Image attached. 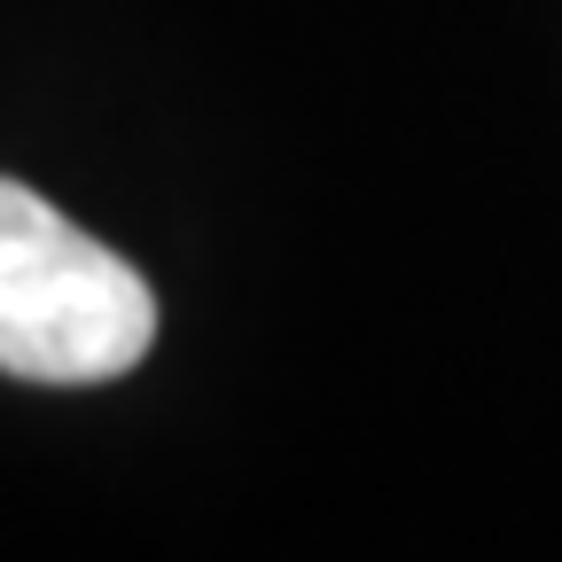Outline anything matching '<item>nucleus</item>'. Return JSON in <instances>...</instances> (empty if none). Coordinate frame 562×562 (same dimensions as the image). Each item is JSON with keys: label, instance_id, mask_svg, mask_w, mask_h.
I'll use <instances>...</instances> for the list:
<instances>
[{"label": "nucleus", "instance_id": "nucleus-1", "mask_svg": "<svg viewBox=\"0 0 562 562\" xmlns=\"http://www.w3.org/2000/svg\"><path fill=\"white\" fill-rule=\"evenodd\" d=\"M157 344V297L47 195L0 180V368L24 383H110Z\"/></svg>", "mask_w": 562, "mask_h": 562}]
</instances>
